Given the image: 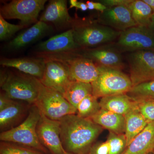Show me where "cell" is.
Here are the masks:
<instances>
[{"label": "cell", "instance_id": "cell-1", "mask_svg": "<svg viewBox=\"0 0 154 154\" xmlns=\"http://www.w3.org/2000/svg\"><path fill=\"white\" fill-rule=\"evenodd\" d=\"M59 121L63 146L66 151L74 154H88L103 129L91 119L76 114L66 116Z\"/></svg>", "mask_w": 154, "mask_h": 154}, {"label": "cell", "instance_id": "cell-2", "mask_svg": "<svg viewBox=\"0 0 154 154\" xmlns=\"http://www.w3.org/2000/svg\"><path fill=\"white\" fill-rule=\"evenodd\" d=\"M0 86L11 99L32 105L37 100L42 85L40 80L30 75L8 71L1 72Z\"/></svg>", "mask_w": 154, "mask_h": 154}, {"label": "cell", "instance_id": "cell-3", "mask_svg": "<svg viewBox=\"0 0 154 154\" xmlns=\"http://www.w3.org/2000/svg\"><path fill=\"white\" fill-rule=\"evenodd\" d=\"M41 113L36 105H31L28 116L18 126L8 131L1 132L0 140L17 144L47 154L48 150L40 143L36 133V126Z\"/></svg>", "mask_w": 154, "mask_h": 154}, {"label": "cell", "instance_id": "cell-4", "mask_svg": "<svg viewBox=\"0 0 154 154\" xmlns=\"http://www.w3.org/2000/svg\"><path fill=\"white\" fill-rule=\"evenodd\" d=\"M75 41L80 48H91L112 42L121 32L95 22L74 24L71 28Z\"/></svg>", "mask_w": 154, "mask_h": 154}, {"label": "cell", "instance_id": "cell-5", "mask_svg": "<svg viewBox=\"0 0 154 154\" xmlns=\"http://www.w3.org/2000/svg\"><path fill=\"white\" fill-rule=\"evenodd\" d=\"M102 67L99 76L91 84L92 94L96 98L127 94L132 88L130 78L121 70Z\"/></svg>", "mask_w": 154, "mask_h": 154}, {"label": "cell", "instance_id": "cell-6", "mask_svg": "<svg viewBox=\"0 0 154 154\" xmlns=\"http://www.w3.org/2000/svg\"><path fill=\"white\" fill-rule=\"evenodd\" d=\"M41 114L50 119L59 121L65 116L77 114V110L59 92L42 85L34 103Z\"/></svg>", "mask_w": 154, "mask_h": 154}, {"label": "cell", "instance_id": "cell-7", "mask_svg": "<svg viewBox=\"0 0 154 154\" xmlns=\"http://www.w3.org/2000/svg\"><path fill=\"white\" fill-rule=\"evenodd\" d=\"M46 0H13L1 7L0 15L5 19H18L25 28L38 22Z\"/></svg>", "mask_w": 154, "mask_h": 154}, {"label": "cell", "instance_id": "cell-8", "mask_svg": "<svg viewBox=\"0 0 154 154\" xmlns=\"http://www.w3.org/2000/svg\"><path fill=\"white\" fill-rule=\"evenodd\" d=\"M116 46L121 52L154 51V31L138 25L130 28L121 32Z\"/></svg>", "mask_w": 154, "mask_h": 154}, {"label": "cell", "instance_id": "cell-9", "mask_svg": "<svg viewBox=\"0 0 154 154\" xmlns=\"http://www.w3.org/2000/svg\"><path fill=\"white\" fill-rule=\"evenodd\" d=\"M128 62L133 86L154 80V51L145 50L131 52Z\"/></svg>", "mask_w": 154, "mask_h": 154}, {"label": "cell", "instance_id": "cell-10", "mask_svg": "<svg viewBox=\"0 0 154 154\" xmlns=\"http://www.w3.org/2000/svg\"><path fill=\"white\" fill-rule=\"evenodd\" d=\"M72 81L68 66L64 61L55 59H46L44 74L40 80L43 86L63 95Z\"/></svg>", "mask_w": 154, "mask_h": 154}, {"label": "cell", "instance_id": "cell-11", "mask_svg": "<svg viewBox=\"0 0 154 154\" xmlns=\"http://www.w3.org/2000/svg\"><path fill=\"white\" fill-rule=\"evenodd\" d=\"M36 133L42 146L52 154H65L60 137L59 121L47 118L41 113L37 126Z\"/></svg>", "mask_w": 154, "mask_h": 154}, {"label": "cell", "instance_id": "cell-12", "mask_svg": "<svg viewBox=\"0 0 154 154\" xmlns=\"http://www.w3.org/2000/svg\"><path fill=\"white\" fill-rule=\"evenodd\" d=\"M74 38L72 28L40 42L36 46L39 54L45 55H60L72 53L79 49Z\"/></svg>", "mask_w": 154, "mask_h": 154}, {"label": "cell", "instance_id": "cell-13", "mask_svg": "<svg viewBox=\"0 0 154 154\" xmlns=\"http://www.w3.org/2000/svg\"><path fill=\"white\" fill-rule=\"evenodd\" d=\"M60 60L63 61L68 66L72 81L92 84L97 79L102 70V67L84 57H69Z\"/></svg>", "mask_w": 154, "mask_h": 154}, {"label": "cell", "instance_id": "cell-14", "mask_svg": "<svg viewBox=\"0 0 154 154\" xmlns=\"http://www.w3.org/2000/svg\"><path fill=\"white\" fill-rule=\"evenodd\" d=\"M97 22L121 32L137 26L126 6L107 8L99 14Z\"/></svg>", "mask_w": 154, "mask_h": 154}, {"label": "cell", "instance_id": "cell-15", "mask_svg": "<svg viewBox=\"0 0 154 154\" xmlns=\"http://www.w3.org/2000/svg\"><path fill=\"white\" fill-rule=\"evenodd\" d=\"M39 21L52 24L59 30L67 28L74 24L69 14L66 0L50 1Z\"/></svg>", "mask_w": 154, "mask_h": 154}, {"label": "cell", "instance_id": "cell-16", "mask_svg": "<svg viewBox=\"0 0 154 154\" xmlns=\"http://www.w3.org/2000/svg\"><path fill=\"white\" fill-rule=\"evenodd\" d=\"M121 53L116 47L103 46L87 49L83 57L99 66L121 70L124 67V63Z\"/></svg>", "mask_w": 154, "mask_h": 154}, {"label": "cell", "instance_id": "cell-17", "mask_svg": "<svg viewBox=\"0 0 154 154\" xmlns=\"http://www.w3.org/2000/svg\"><path fill=\"white\" fill-rule=\"evenodd\" d=\"M53 30L49 24L38 21L11 40L7 44V48L12 51L22 49L52 33Z\"/></svg>", "mask_w": 154, "mask_h": 154}, {"label": "cell", "instance_id": "cell-18", "mask_svg": "<svg viewBox=\"0 0 154 154\" xmlns=\"http://www.w3.org/2000/svg\"><path fill=\"white\" fill-rule=\"evenodd\" d=\"M45 62L46 59L43 57L5 58L1 60L0 64L3 66L16 69L40 81L44 74Z\"/></svg>", "mask_w": 154, "mask_h": 154}, {"label": "cell", "instance_id": "cell-19", "mask_svg": "<svg viewBox=\"0 0 154 154\" xmlns=\"http://www.w3.org/2000/svg\"><path fill=\"white\" fill-rule=\"evenodd\" d=\"M31 105L27 102L16 101L11 106L0 111L1 133L13 129L25 121Z\"/></svg>", "mask_w": 154, "mask_h": 154}, {"label": "cell", "instance_id": "cell-20", "mask_svg": "<svg viewBox=\"0 0 154 154\" xmlns=\"http://www.w3.org/2000/svg\"><path fill=\"white\" fill-rule=\"evenodd\" d=\"M154 152V122L145 129L127 147L122 154H150Z\"/></svg>", "mask_w": 154, "mask_h": 154}, {"label": "cell", "instance_id": "cell-21", "mask_svg": "<svg viewBox=\"0 0 154 154\" xmlns=\"http://www.w3.org/2000/svg\"><path fill=\"white\" fill-rule=\"evenodd\" d=\"M99 103L102 109L123 116L137 109V102L127 94L102 97Z\"/></svg>", "mask_w": 154, "mask_h": 154}, {"label": "cell", "instance_id": "cell-22", "mask_svg": "<svg viewBox=\"0 0 154 154\" xmlns=\"http://www.w3.org/2000/svg\"><path fill=\"white\" fill-rule=\"evenodd\" d=\"M94 122L110 132L116 134H125L124 116L102 109L91 119Z\"/></svg>", "mask_w": 154, "mask_h": 154}, {"label": "cell", "instance_id": "cell-23", "mask_svg": "<svg viewBox=\"0 0 154 154\" xmlns=\"http://www.w3.org/2000/svg\"><path fill=\"white\" fill-rule=\"evenodd\" d=\"M125 119V131L127 147L147 126L148 122L137 109L131 111L124 116Z\"/></svg>", "mask_w": 154, "mask_h": 154}, {"label": "cell", "instance_id": "cell-24", "mask_svg": "<svg viewBox=\"0 0 154 154\" xmlns=\"http://www.w3.org/2000/svg\"><path fill=\"white\" fill-rule=\"evenodd\" d=\"M93 94L91 84L72 81L67 88L63 96L77 110L78 105L86 96Z\"/></svg>", "mask_w": 154, "mask_h": 154}, {"label": "cell", "instance_id": "cell-25", "mask_svg": "<svg viewBox=\"0 0 154 154\" xmlns=\"http://www.w3.org/2000/svg\"><path fill=\"white\" fill-rule=\"evenodd\" d=\"M128 8L137 25L149 27L153 12L147 3L143 0H133Z\"/></svg>", "mask_w": 154, "mask_h": 154}, {"label": "cell", "instance_id": "cell-26", "mask_svg": "<svg viewBox=\"0 0 154 154\" xmlns=\"http://www.w3.org/2000/svg\"><path fill=\"white\" fill-rule=\"evenodd\" d=\"M127 94L135 102L154 100V80L133 86Z\"/></svg>", "mask_w": 154, "mask_h": 154}, {"label": "cell", "instance_id": "cell-27", "mask_svg": "<svg viewBox=\"0 0 154 154\" xmlns=\"http://www.w3.org/2000/svg\"><path fill=\"white\" fill-rule=\"evenodd\" d=\"M101 109L98 98L91 94L86 96L78 105L76 114L82 118L91 119Z\"/></svg>", "mask_w": 154, "mask_h": 154}, {"label": "cell", "instance_id": "cell-28", "mask_svg": "<svg viewBox=\"0 0 154 154\" xmlns=\"http://www.w3.org/2000/svg\"><path fill=\"white\" fill-rule=\"evenodd\" d=\"M107 140L110 146V154H122L127 147L125 134H118L110 132Z\"/></svg>", "mask_w": 154, "mask_h": 154}, {"label": "cell", "instance_id": "cell-29", "mask_svg": "<svg viewBox=\"0 0 154 154\" xmlns=\"http://www.w3.org/2000/svg\"><path fill=\"white\" fill-rule=\"evenodd\" d=\"M0 154H42L26 147L8 142L1 141Z\"/></svg>", "mask_w": 154, "mask_h": 154}, {"label": "cell", "instance_id": "cell-30", "mask_svg": "<svg viewBox=\"0 0 154 154\" xmlns=\"http://www.w3.org/2000/svg\"><path fill=\"white\" fill-rule=\"evenodd\" d=\"M20 25H14L7 22L0 15V40L5 41L10 39L18 31L25 28Z\"/></svg>", "mask_w": 154, "mask_h": 154}, {"label": "cell", "instance_id": "cell-31", "mask_svg": "<svg viewBox=\"0 0 154 154\" xmlns=\"http://www.w3.org/2000/svg\"><path fill=\"white\" fill-rule=\"evenodd\" d=\"M136 102L138 110L146 121L149 123L154 122V100H144Z\"/></svg>", "mask_w": 154, "mask_h": 154}, {"label": "cell", "instance_id": "cell-32", "mask_svg": "<svg viewBox=\"0 0 154 154\" xmlns=\"http://www.w3.org/2000/svg\"><path fill=\"white\" fill-rule=\"evenodd\" d=\"M110 146L107 140L104 142L96 143L91 148L88 154H109Z\"/></svg>", "mask_w": 154, "mask_h": 154}, {"label": "cell", "instance_id": "cell-33", "mask_svg": "<svg viewBox=\"0 0 154 154\" xmlns=\"http://www.w3.org/2000/svg\"><path fill=\"white\" fill-rule=\"evenodd\" d=\"M133 1V0H100L99 2L107 8L121 6L128 7Z\"/></svg>", "mask_w": 154, "mask_h": 154}, {"label": "cell", "instance_id": "cell-34", "mask_svg": "<svg viewBox=\"0 0 154 154\" xmlns=\"http://www.w3.org/2000/svg\"><path fill=\"white\" fill-rule=\"evenodd\" d=\"M16 101L9 98L2 91L0 94V111L11 106Z\"/></svg>", "mask_w": 154, "mask_h": 154}, {"label": "cell", "instance_id": "cell-35", "mask_svg": "<svg viewBox=\"0 0 154 154\" xmlns=\"http://www.w3.org/2000/svg\"><path fill=\"white\" fill-rule=\"evenodd\" d=\"M89 10H96L102 13L107 8V7L100 2H94L93 1H87L86 2Z\"/></svg>", "mask_w": 154, "mask_h": 154}, {"label": "cell", "instance_id": "cell-36", "mask_svg": "<svg viewBox=\"0 0 154 154\" xmlns=\"http://www.w3.org/2000/svg\"><path fill=\"white\" fill-rule=\"evenodd\" d=\"M69 8H75L76 9H79L82 11H86L88 10L86 3L78 2L77 0H70L69 1Z\"/></svg>", "mask_w": 154, "mask_h": 154}, {"label": "cell", "instance_id": "cell-37", "mask_svg": "<svg viewBox=\"0 0 154 154\" xmlns=\"http://www.w3.org/2000/svg\"><path fill=\"white\" fill-rule=\"evenodd\" d=\"M143 1L151 8L154 13V0H143Z\"/></svg>", "mask_w": 154, "mask_h": 154}, {"label": "cell", "instance_id": "cell-38", "mask_svg": "<svg viewBox=\"0 0 154 154\" xmlns=\"http://www.w3.org/2000/svg\"><path fill=\"white\" fill-rule=\"evenodd\" d=\"M149 28L154 31V13L152 15L150 23L149 26Z\"/></svg>", "mask_w": 154, "mask_h": 154}, {"label": "cell", "instance_id": "cell-39", "mask_svg": "<svg viewBox=\"0 0 154 154\" xmlns=\"http://www.w3.org/2000/svg\"><path fill=\"white\" fill-rule=\"evenodd\" d=\"M65 154H74L72 153H69V152H66V153Z\"/></svg>", "mask_w": 154, "mask_h": 154}, {"label": "cell", "instance_id": "cell-40", "mask_svg": "<svg viewBox=\"0 0 154 154\" xmlns=\"http://www.w3.org/2000/svg\"><path fill=\"white\" fill-rule=\"evenodd\" d=\"M153 153H150V154H153Z\"/></svg>", "mask_w": 154, "mask_h": 154}, {"label": "cell", "instance_id": "cell-41", "mask_svg": "<svg viewBox=\"0 0 154 154\" xmlns=\"http://www.w3.org/2000/svg\"><path fill=\"white\" fill-rule=\"evenodd\" d=\"M153 154H154V152H153Z\"/></svg>", "mask_w": 154, "mask_h": 154}]
</instances>
